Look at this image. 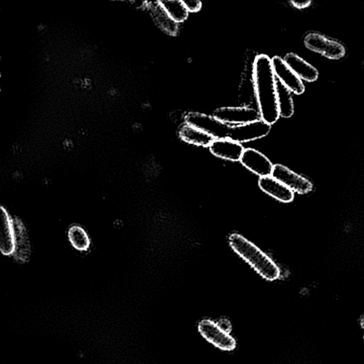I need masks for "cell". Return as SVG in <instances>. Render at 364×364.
<instances>
[{
  "label": "cell",
  "instance_id": "9a60e30c",
  "mask_svg": "<svg viewBox=\"0 0 364 364\" xmlns=\"http://www.w3.org/2000/svg\"><path fill=\"white\" fill-rule=\"evenodd\" d=\"M285 61L290 68L302 81L314 82L319 77V72L310 63L298 55L290 53L285 58Z\"/></svg>",
  "mask_w": 364,
  "mask_h": 364
},
{
  "label": "cell",
  "instance_id": "4fadbf2b",
  "mask_svg": "<svg viewBox=\"0 0 364 364\" xmlns=\"http://www.w3.org/2000/svg\"><path fill=\"white\" fill-rule=\"evenodd\" d=\"M0 250L5 255H12L14 251V220L4 208L0 211Z\"/></svg>",
  "mask_w": 364,
  "mask_h": 364
},
{
  "label": "cell",
  "instance_id": "30bf717a",
  "mask_svg": "<svg viewBox=\"0 0 364 364\" xmlns=\"http://www.w3.org/2000/svg\"><path fill=\"white\" fill-rule=\"evenodd\" d=\"M240 161L257 175L261 178L272 175L274 165L266 156L255 149H245Z\"/></svg>",
  "mask_w": 364,
  "mask_h": 364
},
{
  "label": "cell",
  "instance_id": "d6986e66",
  "mask_svg": "<svg viewBox=\"0 0 364 364\" xmlns=\"http://www.w3.org/2000/svg\"><path fill=\"white\" fill-rule=\"evenodd\" d=\"M68 237L70 244L76 250L84 252L90 248L89 235L81 226H72L69 230Z\"/></svg>",
  "mask_w": 364,
  "mask_h": 364
},
{
  "label": "cell",
  "instance_id": "cb8c5ba5",
  "mask_svg": "<svg viewBox=\"0 0 364 364\" xmlns=\"http://www.w3.org/2000/svg\"><path fill=\"white\" fill-rule=\"evenodd\" d=\"M362 325L364 327V319H363V320H362Z\"/></svg>",
  "mask_w": 364,
  "mask_h": 364
},
{
  "label": "cell",
  "instance_id": "7a4b0ae2",
  "mask_svg": "<svg viewBox=\"0 0 364 364\" xmlns=\"http://www.w3.org/2000/svg\"><path fill=\"white\" fill-rule=\"evenodd\" d=\"M229 243L232 248L266 280L272 281L280 277L279 268L269 257L241 235H231Z\"/></svg>",
  "mask_w": 364,
  "mask_h": 364
},
{
  "label": "cell",
  "instance_id": "5b68a950",
  "mask_svg": "<svg viewBox=\"0 0 364 364\" xmlns=\"http://www.w3.org/2000/svg\"><path fill=\"white\" fill-rule=\"evenodd\" d=\"M272 125L262 119L249 123L231 125L228 139L239 143L248 142L266 137Z\"/></svg>",
  "mask_w": 364,
  "mask_h": 364
},
{
  "label": "cell",
  "instance_id": "52a82bcc",
  "mask_svg": "<svg viewBox=\"0 0 364 364\" xmlns=\"http://www.w3.org/2000/svg\"><path fill=\"white\" fill-rule=\"evenodd\" d=\"M213 116L229 125H239L261 119L259 111L249 107H223Z\"/></svg>",
  "mask_w": 364,
  "mask_h": 364
},
{
  "label": "cell",
  "instance_id": "9c48e42d",
  "mask_svg": "<svg viewBox=\"0 0 364 364\" xmlns=\"http://www.w3.org/2000/svg\"><path fill=\"white\" fill-rule=\"evenodd\" d=\"M271 61L274 74L278 81L295 94L301 95L305 92L306 87L303 81L290 68L284 59L275 56Z\"/></svg>",
  "mask_w": 364,
  "mask_h": 364
},
{
  "label": "cell",
  "instance_id": "5bb4252c",
  "mask_svg": "<svg viewBox=\"0 0 364 364\" xmlns=\"http://www.w3.org/2000/svg\"><path fill=\"white\" fill-rule=\"evenodd\" d=\"M259 184L264 191L277 200L289 203L294 200V191L272 176L261 178Z\"/></svg>",
  "mask_w": 364,
  "mask_h": 364
},
{
  "label": "cell",
  "instance_id": "7c38bea8",
  "mask_svg": "<svg viewBox=\"0 0 364 364\" xmlns=\"http://www.w3.org/2000/svg\"><path fill=\"white\" fill-rule=\"evenodd\" d=\"M145 6L156 25L166 34L177 36L179 24L171 18L159 2L146 3Z\"/></svg>",
  "mask_w": 364,
  "mask_h": 364
},
{
  "label": "cell",
  "instance_id": "2e32d148",
  "mask_svg": "<svg viewBox=\"0 0 364 364\" xmlns=\"http://www.w3.org/2000/svg\"><path fill=\"white\" fill-rule=\"evenodd\" d=\"M14 251L13 255L21 261L29 259L31 246L29 235L25 226L17 220H14Z\"/></svg>",
  "mask_w": 364,
  "mask_h": 364
},
{
  "label": "cell",
  "instance_id": "ffe728a7",
  "mask_svg": "<svg viewBox=\"0 0 364 364\" xmlns=\"http://www.w3.org/2000/svg\"><path fill=\"white\" fill-rule=\"evenodd\" d=\"M160 3L169 16L178 24L186 20L189 12L181 0H166Z\"/></svg>",
  "mask_w": 364,
  "mask_h": 364
},
{
  "label": "cell",
  "instance_id": "3957f363",
  "mask_svg": "<svg viewBox=\"0 0 364 364\" xmlns=\"http://www.w3.org/2000/svg\"><path fill=\"white\" fill-rule=\"evenodd\" d=\"M185 123L211 136L215 139L228 138L231 125L218 120L213 116L198 112H191L184 118Z\"/></svg>",
  "mask_w": 364,
  "mask_h": 364
},
{
  "label": "cell",
  "instance_id": "8992f818",
  "mask_svg": "<svg viewBox=\"0 0 364 364\" xmlns=\"http://www.w3.org/2000/svg\"><path fill=\"white\" fill-rule=\"evenodd\" d=\"M198 328L201 334L210 343L222 350L230 352L237 346V342L230 333L223 330L211 319L201 321Z\"/></svg>",
  "mask_w": 364,
  "mask_h": 364
},
{
  "label": "cell",
  "instance_id": "ba28073f",
  "mask_svg": "<svg viewBox=\"0 0 364 364\" xmlns=\"http://www.w3.org/2000/svg\"><path fill=\"white\" fill-rule=\"evenodd\" d=\"M271 176L298 194H308L313 189L310 180L282 164L274 165Z\"/></svg>",
  "mask_w": 364,
  "mask_h": 364
},
{
  "label": "cell",
  "instance_id": "8fae6325",
  "mask_svg": "<svg viewBox=\"0 0 364 364\" xmlns=\"http://www.w3.org/2000/svg\"><path fill=\"white\" fill-rule=\"evenodd\" d=\"M209 149L213 156L233 162L240 161L245 151L242 144L228 138L214 140Z\"/></svg>",
  "mask_w": 364,
  "mask_h": 364
},
{
  "label": "cell",
  "instance_id": "277c9868",
  "mask_svg": "<svg viewBox=\"0 0 364 364\" xmlns=\"http://www.w3.org/2000/svg\"><path fill=\"white\" fill-rule=\"evenodd\" d=\"M304 43L309 50L330 59L338 60L346 54V49L340 42L319 33H309L306 35Z\"/></svg>",
  "mask_w": 364,
  "mask_h": 364
},
{
  "label": "cell",
  "instance_id": "44dd1931",
  "mask_svg": "<svg viewBox=\"0 0 364 364\" xmlns=\"http://www.w3.org/2000/svg\"><path fill=\"white\" fill-rule=\"evenodd\" d=\"M183 3L189 12H197L202 8V3L200 0H186Z\"/></svg>",
  "mask_w": 364,
  "mask_h": 364
},
{
  "label": "cell",
  "instance_id": "603a6c76",
  "mask_svg": "<svg viewBox=\"0 0 364 364\" xmlns=\"http://www.w3.org/2000/svg\"><path fill=\"white\" fill-rule=\"evenodd\" d=\"M292 4L296 8L304 9L306 8H308L311 4V2L310 1H303V2L292 1Z\"/></svg>",
  "mask_w": 364,
  "mask_h": 364
},
{
  "label": "cell",
  "instance_id": "7402d4cb",
  "mask_svg": "<svg viewBox=\"0 0 364 364\" xmlns=\"http://www.w3.org/2000/svg\"><path fill=\"white\" fill-rule=\"evenodd\" d=\"M217 325L225 332L230 333L231 330V325L228 320L227 319H221L217 323Z\"/></svg>",
  "mask_w": 364,
  "mask_h": 364
},
{
  "label": "cell",
  "instance_id": "e0dca14e",
  "mask_svg": "<svg viewBox=\"0 0 364 364\" xmlns=\"http://www.w3.org/2000/svg\"><path fill=\"white\" fill-rule=\"evenodd\" d=\"M179 134L180 138L186 142L206 147H210L215 140L211 136L186 123L181 127Z\"/></svg>",
  "mask_w": 364,
  "mask_h": 364
},
{
  "label": "cell",
  "instance_id": "6da1fadb",
  "mask_svg": "<svg viewBox=\"0 0 364 364\" xmlns=\"http://www.w3.org/2000/svg\"><path fill=\"white\" fill-rule=\"evenodd\" d=\"M253 79L261 119L272 125L281 116L277 103V78L268 56L260 54L255 58Z\"/></svg>",
  "mask_w": 364,
  "mask_h": 364
},
{
  "label": "cell",
  "instance_id": "ac0fdd59",
  "mask_svg": "<svg viewBox=\"0 0 364 364\" xmlns=\"http://www.w3.org/2000/svg\"><path fill=\"white\" fill-rule=\"evenodd\" d=\"M277 94L278 109H279L280 116L284 118H291L295 112L292 93L277 79Z\"/></svg>",
  "mask_w": 364,
  "mask_h": 364
}]
</instances>
